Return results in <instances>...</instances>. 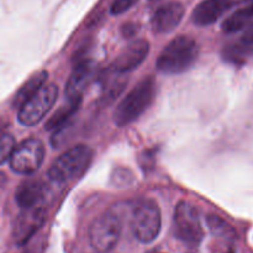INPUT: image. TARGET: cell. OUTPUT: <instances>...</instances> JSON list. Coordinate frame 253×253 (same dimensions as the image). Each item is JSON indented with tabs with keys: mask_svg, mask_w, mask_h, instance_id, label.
Instances as JSON below:
<instances>
[{
	"mask_svg": "<svg viewBox=\"0 0 253 253\" xmlns=\"http://www.w3.org/2000/svg\"><path fill=\"white\" fill-rule=\"evenodd\" d=\"M240 1L244 0H204L193 10V22L197 26H208L214 24Z\"/></svg>",
	"mask_w": 253,
	"mask_h": 253,
	"instance_id": "cell-12",
	"label": "cell"
},
{
	"mask_svg": "<svg viewBox=\"0 0 253 253\" xmlns=\"http://www.w3.org/2000/svg\"><path fill=\"white\" fill-rule=\"evenodd\" d=\"M56 83H46L19 109V123L24 126H34L46 117L58 99Z\"/></svg>",
	"mask_w": 253,
	"mask_h": 253,
	"instance_id": "cell-6",
	"label": "cell"
},
{
	"mask_svg": "<svg viewBox=\"0 0 253 253\" xmlns=\"http://www.w3.org/2000/svg\"><path fill=\"white\" fill-rule=\"evenodd\" d=\"M148 52H150V42L145 39L136 40L118 55V57L111 63L110 69L119 74L135 71L145 61Z\"/></svg>",
	"mask_w": 253,
	"mask_h": 253,
	"instance_id": "cell-9",
	"label": "cell"
},
{
	"mask_svg": "<svg viewBox=\"0 0 253 253\" xmlns=\"http://www.w3.org/2000/svg\"><path fill=\"white\" fill-rule=\"evenodd\" d=\"M157 93V84L152 76L138 82L116 106L114 111V123L125 126L140 118L152 104Z\"/></svg>",
	"mask_w": 253,
	"mask_h": 253,
	"instance_id": "cell-1",
	"label": "cell"
},
{
	"mask_svg": "<svg viewBox=\"0 0 253 253\" xmlns=\"http://www.w3.org/2000/svg\"><path fill=\"white\" fill-rule=\"evenodd\" d=\"M15 148H16V143H15L14 136L10 134H4L1 139V151H0V156H1V164L9 161L10 156L14 153Z\"/></svg>",
	"mask_w": 253,
	"mask_h": 253,
	"instance_id": "cell-20",
	"label": "cell"
},
{
	"mask_svg": "<svg viewBox=\"0 0 253 253\" xmlns=\"http://www.w3.org/2000/svg\"><path fill=\"white\" fill-rule=\"evenodd\" d=\"M185 9L183 4L177 1L161 5L152 15L151 25L156 34H167L173 31L182 22Z\"/></svg>",
	"mask_w": 253,
	"mask_h": 253,
	"instance_id": "cell-11",
	"label": "cell"
},
{
	"mask_svg": "<svg viewBox=\"0 0 253 253\" xmlns=\"http://www.w3.org/2000/svg\"><path fill=\"white\" fill-rule=\"evenodd\" d=\"M162 216L160 206L152 198H143L136 202L131 212V230L142 243H150L161 232Z\"/></svg>",
	"mask_w": 253,
	"mask_h": 253,
	"instance_id": "cell-5",
	"label": "cell"
},
{
	"mask_svg": "<svg viewBox=\"0 0 253 253\" xmlns=\"http://www.w3.org/2000/svg\"><path fill=\"white\" fill-rule=\"evenodd\" d=\"M121 206L115 205L98 218L89 228L90 246L98 253H108L118 243L121 235Z\"/></svg>",
	"mask_w": 253,
	"mask_h": 253,
	"instance_id": "cell-4",
	"label": "cell"
},
{
	"mask_svg": "<svg viewBox=\"0 0 253 253\" xmlns=\"http://www.w3.org/2000/svg\"><path fill=\"white\" fill-rule=\"evenodd\" d=\"M138 0H114L110 6V12L113 15H120L130 10Z\"/></svg>",
	"mask_w": 253,
	"mask_h": 253,
	"instance_id": "cell-21",
	"label": "cell"
},
{
	"mask_svg": "<svg viewBox=\"0 0 253 253\" xmlns=\"http://www.w3.org/2000/svg\"><path fill=\"white\" fill-rule=\"evenodd\" d=\"M174 233L180 241L190 246L199 245L204 237L199 212L187 201H180L175 207Z\"/></svg>",
	"mask_w": 253,
	"mask_h": 253,
	"instance_id": "cell-8",
	"label": "cell"
},
{
	"mask_svg": "<svg viewBox=\"0 0 253 253\" xmlns=\"http://www.w3.org/2000/svg\"><path fill=\"white\" fill-rule=\"evenodd\" d=\"M44 221V211L42 207L24 210L19 215L14 225V240L17 245H25Z\"/></svg>",
	"mask_w": 253,
	"mask_h": 253,
	"instance_id": "cell-13",
	"label": "cell"
},
{
	"mask_svg": "<svg viewBox=\"0 0 253 253\" xmlns=\"http://www.w3.org/2000/svg\"><path fill=\"white\" fill-rule=\"evenodd\" d=\"M47 78H48V73L46 71H41L34 74L15 94L14 99H12V107L19 109L21 108L34 94H36L46 84Z\"/></svg>",
	"mask_w": 253,
	"mask_h": 253,
	"instance_id": "cell-15",
	"label": "cell"
},
{
	"mask_svg": "<svg viewBox=\"0 0 253 253\" xmlns=\"http://www.w3.org/2000/svg\"><path fill=\"white\" fill-rule=\"evenodd\" d=\"M207 222L209 225L210 231L214 233V236L216 237L225 238L227 241H231L235 238V231L229 223L225 220H222L221 217L215 215H210L209 217L207 218Z\"/></svg>",
	"mask_w": 253,
	"mask_h": 253,
	"instance_id": "cell-19",
	"label": "cell"
},
{
	"mask_svg": "<svg viewBox=\"0 0 253 253\" xmlns=\"http://www.w3.org/2000/svg\"><path fill=\"white\" fill-rule=\"evenodd\" d=\"M82 98L78 99H67V103L64 104L62 108H59L51 118L48 119V122L46 123V129L47 130H61L64 128L67 123H68L69 119L76 114V112L78 111L79 107H81Z\"/></svg>",
	"mask_w": 253,
	"mask_h": 253,
	"instance_id": "cell-16",
	"label": "cell"
},
{
	"mask_svg": "<svg viewBox=\"0 0 253 253\" xmlns=\"http://www.w3.org/2000/svg\"><path fill=\"white\" fill-rule=\"evenodd\" d=\"M199 55V46L193 37L180 35L173 39L158 56L156 67L161 73L179 74L192 68Z\"/></svg>",
	"mask_w": 253,
	"mask_h": 253,
	"instance_id": "cell-2",
	"label": "cell"
},
{
	"mask_svg": "<svg viewBox=\"0 0 253 253\" xmlns=\"http://www.w3.org/2000/svg\"><path fill=\"white\" fill-rule=\"evenodd\" d=\"M95 63L89 59H82L77 62L66 84L67 99L82 98V94L95 74Z\"/></svg>",
	"mask_w": 253,
	"mask_h": 253,
	"instance_id": "cell-10",
	"label": "cell"
},
{
	"mask_svg": "<svg viewBox=\"0 0 253 253\" xmlns=\"http://www.w3.org/2000/svg\"><path fill=\"white\" fill-rule=\"evenodd\" d=\"M241 41L245 42V44L249 45L250 47H252L253 49V25L251 27H249V29L246 30V32L242 35Z\"/></svg>",
	"mask_w": 253,
	"mask_h": 253,
	"instance_id": "cell-24",
	"label": "cell"
},
{
	"mask_svg": "<svg viewBox=\"0 0 253 253\" xmlns=\"http://www.w3.org/2000/svg\"><path fill=\"white\" fill-rule=\"evenodd\" d=\"M252 47H250L249 45H246L245 42L240 41L239 44H231L229 46H226L224 49V59L226 61L231 62V63H242V62L246 60V57L249 56L252 52Z\"/></svg>",
	"mask_w": 253,
	"mask_h": 253,
	"instance_id": "cell-18",
	"label": "cell"
},
{
	"mask_svg": "<svg viewBox=\"0 0 253 253\" xmlns=\"http://www.w3.org/2000/svg\"><path fill=\"white\" fill-rule=\"evenodd\" d=\"M136 32H137V25L132 24V22H128L123 26V35L125 37L135 36Z\"/></svg>",
	"mask_w": 253,
	"mask_h": 253,
	"instance_id": "cell-23",
	"label": "cell"
},
{
	"mask_svg": "<svg viewBox=\"0 0 253 253\" xmlns=\"http://www.w3.org/2000/svg\"><path fill=\"white\" fill-rule=\"evenodd\" d=\"M124 87H125V82H120V79H119L118 82H115V83L111 84L110 88H109L103 96V99L105 101V103H111V102L121 93Z\"/></svg>",
	"mask_w": 253,
	"mask_h": 253,
	"instance_id": "cell-22",
	"label": "cell"
},
{
	"mask_svg": "<svg viewBox=\"0 0 253 253\" xmlns=\"http://www.w3.org/2000/svg\"><path fill=\"white\" fill-rule=\"evenodd\" d=\"M152 1H155V0H152Z\"/></svg>",
	"mask_w": 253,
	"mask_h": 253,
	"instance_id": "cell-25",
	"label": "cell"
},
{
	"mask_svg": "<svg viewBox=\"0 0 253 253\" xmlns=\"http://www.w3.org/2000/svg\"><path fill=\"white\" fill-rule=\"evenodd\" d=\"M93 150L85 144H79L64 151L54 160L48 170V178L52 183L63 184L76 180L85 173L93 160Z\"/></svg>",
	"mask_w": 253,
	"mask_h": 253,
	"instance_id": "cell-3",
	"label": "cell"
},
{
	"mask_svg": "<svg viewBox=\"0 0 253 253\" xmlns=\"http://www.w3.org/2000/svg\"><path fill=\"white\" fill-rule=\"evenodd\" d=\"M46 156V149L40 139L30 138L16 145L9 159L10 168L20 175L34 174L42 165Z\"/></svg>",
	"mask_w": 253,
	"mask_h": 253,
	"instance_id": "cell-7",
	"label": "cell"
},
{
	"mask_svg": "<svg viewBox=\"0 0 253 253\" xmlns=\"http://www.w3.org/2000/svg\"><path fill=\"white\" fill-rule=\"evenodd\" d=\"M253 19V0H250L249 4L245 7H241L234 14L230 15L224 22H222V30L227 34L237 32L247 26L250 21Z\"/></svg>",
	"mask_w": 253,
	"mask_h": 253,
	"instance_id": "cell-17",
	"label": "cell"
},
{
	"mask_svg": "<svg viewBox=\"0 0 253 253\" xmlns=\"http://www.w3.org/2000/svg\"><path fill=\"white\" fill-rule=\"evenodd\" d=\"M47 188L40 180H26L20 184L15 192V201L22 210L41 207L46 198Z\"/></svg>",
	"mask_w": 253,
	"mask_h": 253,
	"instance_id": "cell-14",
	"label": "cell"
}]
</instances>
